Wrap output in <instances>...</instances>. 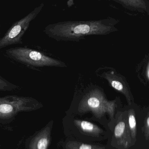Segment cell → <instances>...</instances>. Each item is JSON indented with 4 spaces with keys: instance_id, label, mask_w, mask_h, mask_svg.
Instances as JSON below:
<instances>
[{
    "instance_id": "1",
    "label": "cell",
    "mask_w": 149,
    "mask_h": 149,
    "mask_svg": "<svg viewBox=\"0 0 149 149\" xmlns=\"http://www.w3.org/2000/svg\"><path fill=\"white\" fill-rule=\"evenodd\" d=\"M116 30L110 20L67 21L52 28L49 35L57 41H77L88 36L107 35Z\"/></svg>"
},
{
    "instance_id": "2",
    "label": "cell",
    "mask_w": 149,
    "mask_h": 149,
    "mask_svg": "<svg viewBox=\"0 0 149 149\" xmlns=\"http://www.w3.org/2000/svg\"><path fill=\"white\" fill-rule=\"evenodd\" d=\"M6 54L14 61L30 67H66L65 64L59 60L26 47L10 48L6 51Z\"/></svg>"
},
{
    "instance_id": "3",
    "label": "cell",
    "mask_w": 149,
    "mask_h": 149,
    "mask_svg": "<svg viewBox=\"0 0 149 149\" xmlns=\"http://www.w3.org/2000/svg\"><path fill=\"white\" fill-rule=\"evenodd\" d=\"M43 107L41 102L32 97L17 95L0 97V120H11L18 113L35 111Z\"/></svg>"
},
{
    "instance_id": "4",
    "label": "cell",
    "mask_w": 149,
    "mask_h": 149,
    "mask_svg": "<svg viewBox=\"0 0 149 149\" xmlns=\"http://www.w3.org/2000/svg\"><path fill=\"white\" fill-rule=\"evenodd\" d=\"M114 104L107 101L99 92L89 93L80 102L79 110L81 112L91 111L97 118H101L106 113L112 118L114 114Z\"/></svg>"
},
{
    "instance_id": "5",
    "label": "cell",
    "mask_w": 149,
    "mask_h": 149,
    "mask_svg": "<svg viewBox=\"0 0 149 149\" xmlns=\"http://www.w3.org/2000/svg\"><path fill=\"white\" fill-rule=\"evenodd\" d=\"M53 122H49L44 127L36 132L25 143L26 149H49L51 140Z\"/></svg>"
},
{
    "instance_id": "6",
    "label": "cell",
    "mask_w": 149,
    "mask_h": 149,
    "mask_svg": "<svg viewBox=\"0 0 149 149\" xmlns=\"http://www.w3.org/2000/svg\"><path fill=\"white\" fill-rule=\"evenodd\" d=\"M114 136L119 146L128 149L132 145V139L126 121H120L114 129Z\"/></svg>"
},
{
    "instance_id": "7",
    "label": "cell",
    "mask_w": 149,
    "mask_h": 149,
    "mask_svg": "<svg viewBox=\"0 0 149 149\" xmlns=\"http://www.w3.org/2000/svg\"><path fill=\"white\" fill-rule=\"evenodd\" d=\"M74 123L80 131L87 135L98 137L104 132L99 126L87 121L75 120Z\"/></svg>"
},
{
    "instance_id": "8",
    "label": "cell",
    "mask_w": 149,
    "mask_h": 149,
    "mask_svg": "<svg viewBox=\"0 0 149 149\" xmlns=\"http://www.w3.org/2000/svg\"><path fill=\"white\" fill-rule=\"evenodd\" d=\"M127 124L130 136L132 140V143L133 142H135L136 141L137 127H136V119L135 116L134 112L132 109L129 110V112Z\"/></svg>"
},
{
    "instance_id": "9",
    "label": "cell",
    "mask_w": 149,
    "mask_h": 149,
    "mask_svg": "<svg viewBox=\"0 0 149 149\" xmlns=\"http://www.w3.org/2000/svg\"><path fill=\"white\" fill-rule=\"evenodd\" d=\"M65 148L66 149H106L103 146L86 144L76 141H69L66 144Z\"/></svg>"
},
{
    "instance_id": "10",
    "label": "cell",
    "mask_w": 149,
    "mask_h": 149,
    "mask_svg": "<svg viewBox=\"0 0 149 149\" xmlns=\"http://www.w3.org/2000/svg\"><path fill=\"white\" fill-rule=\"evenodd\" d=\"M121 2L134 9L148 11V4L145 0H121Z\"/></svg>"
},
{
    "instance_id": "11",
    "label": "cell",
    "mask_w": 149,
    "mask_h": 149,
    "mask_svg": "<svg viewBox=\"0 0 149 149\" xmlns=\"http://www.w3.org/2000/svg\"><path fill=\"white\" fill-rule=\"evenodd\" d=\"M111 86L118 91L122 93H125V89L122 84L120 81L115 80H112L110 81Z\"/></svg>"
},
{
    "instance_id": "12",
    "label": "cell",
    "mask_w": 149,
    "mask_h": 149,
    "mask_svg": "<svg viewBox=\"0 0 149 149\" xmlns=\"http://www.w3.org/2000/svg\"><path fill=\"white\" fill-rule=\"evenodd\" d=\"M144 135L147 141L149 138V117L148 116H147L144 123Z\"/></svg>"
},
{
    "instance_id": "13",
    "label": "cell",
    "mask_w": 149,
    "mask_h": 149,
    "mask_svg": "<svg viewBox=\"0 0 149 149\" xmlns=\"http://www.w3.org/2000/svg\"><path fill=\"white\" fill-rule=\"evenodd\" d=\"M119 1H121V0H119Z\"/></svg>"
}]
</instances>
